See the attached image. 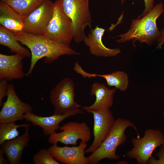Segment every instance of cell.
Returning a JSON list of instances; mask_svg holds the SVG:
<instances>
[{
	"label": "cell",
	"instance_id": "cell-1",
	"mask_svg": "<svg viewBox=\"0 0 164 164\" xmlns=\"http://www.w3.org/2000/svg\"><path fill=\"white\" fill-rule=\"evenodd\" d=\"M17 40L26 46L30 51L31 63L26 76H29L32 73L36 63L44 58L45 63H50L64 55H78L80 53L65 45L53 41L43 35L29 34L23 31L14 33Z\"/></svg>",
	"mask_w": 164,
	"mask_h": 164
},
{
	"label": "cell",
	"instance_id": "cell-2",
	"mask_svg": "<svg viewBox=\"0 0 164 164\" xmlns=\"http://www.w3.org/2000/svg\"><path fill=\"white\" fill-rule=\"evenodd\" d=\"M163 5L161 3L157 4L145 15L133 19L130 28L125 33L121 34L116 40L119 43L132 40L133 45L136 41L145 43L150 45L157 41L160 31L156 25V20L164 12Z\"/></svg>",
	"mask_w": 164,
	"mask_h": 164
},
{
	"label": "cell",
	"instance_id": "cell-3",
	"mask_svg": "<svg viewBox=\"0 0 164 164\" xmlns=\"http://www.w3.org/2000/svg\"><path fill=\"white\" fill-rule=\"evenodd\" d=\"M129 127L137 131L136 126L130 120L121 118L115 120L109 132L101 145L88 157L89 164H97L105 159L110 160L119 159L121 156L116 154V149L126 141L127 136L125 133Z\"/></svg>",
	"mask_w": 164,
	"mask_h": 164
},
{
	"label": "cell",
	"instance_id": "cell-4",
	"mask_svg": "<svg viewBox=\"0 0 164 164\" xmlns=\"http://www.w3.org/2000/svg\"><path fill=\"white\" fill-rule=\"evenodd\" d=\"M51 40L70 46L73 39V24L63 9L62 0L53 3L51 19L43 35Z\"/></svg>",
	"mask_w": 164,
	"mask_h": 164
},
{
	"label": "cell",
	"instance_id": "cell-5",
	"mask_svg": "<svg viewBox=\"0 0 164 164\" xmlns=\"http://www.w3.org/2000/svg\"><path fill=\"white\" fill-rule=\"evenodd\" d=\"M89 0H62L63 9L71 19L73 24V39L77 43L84 41L85 27L92 28V19Z\"/></svg>",
	"mask_w": 164,
	"mask_h": 164
},
{
	"label": "cell",
	"instance_id": "cell-6",
	"mask_svg": "<svg viewBox=\"0 0 164 164\" xmlns=\"http://www.w3.org/2000/svg\"><path fill=\"white\" fill-rule=\"evenodd\" d=\"M132 143L133 147L127 156L135 159L138 164H147L155 148L164 145V135L158 129H147L142 138H133Z\"/></svg>",
	"mask_w": 164,
	"mask_h": 164
},
{
	"label": "cell",
	"instance_id": "cell-7",
	"mask_svg": "<svg viewBox=\"0 0 164 164\" xmlns=\"http://www.w3.org/2000/svg\"><path fill=\"white\" fill-rule=\"evenodd\" d=\"M75 84L69 77L63 78L50 91V101L54 108V114L62 115L80 109V105L75 100Z\"/></svg>",
	"mask_w": 164,
	"mask_h": 164
},
{
	"label": "cell",
	"instance_id": "cell-8",
	"mask_svg": "<svg viewBox=\"0 0 164 164\" xmlns=\"http://www.w3.org/2000/svg\"><path fill=\"white\" fill-rule=\"evenodd\" d=\"M59 129L62 132H56L49 136L48 142L50 144H57L60 142L75 146L79 139L81 140V143H86L91 139L90 129L84 122H69L60 127Z\"/></svg>",
	"mask_w": 164,
	"mask_h": 164
},
{
	"label": "cell",
	"instance_id": "cell-9",
	"mask_svg": "<svg viewBox=\"0 0 164 164\" xmlns=\"http://www.w3.org/2000/svg\"><path fill=\"white\" fill-rule=\"evenodd\" d=\"M6 96L7 100L3 103L0 112V123L22 120L25 114L32 112V107L21 101L12 83L8 84Z\"/></svg>",
	"mask_w": 164,
	"mask_h": 164
},
{
	"label": "cell",
	"instance_id": "cell-10",
	"mask_svg": "<svg viewBox=\"0 0 164 164\" xmlns=\"http://www.w3.org/2000/svg\"><path fill=\"white\" fill-rule=\"evenodd\" d=\"M53 9V3L51 0H46L24 19L22 31L43 35L51 19Z\"/></svg>",
	"mask_w": 164,
	"mask_h": 164
},
{
	"label": "cell",
	"instance_id": "cell-11",
	"mask_svg": "<svg viewBox=\"0 0 164 164\" xmlns=\"http://www.w3.org/2000/svg\"><path fill=\"white\" fill-rule=\"evenodd\" d=\"M94 118L93 134L94 139L92 144L85 153H93L101 145L109 132L115 121V119L109 109L98 111H90Z\"/></svg>",
	"mask_w": 164,
	"mask_h": 164
},
{
	"label": "cell",
	"instance_id": "cell-12",
	"mask_svg": "<svg viewBox=\"0 0 164 164\" xmlns=\"http://www.w3.org/2000/svg\"><path fill=\"white\" fill-rule=\"evenodd\" d=\"M86 143L80 142L78 146L59 147L53 144L48 149L54 158L65 164H89L88 157L85 155Z\"/></svg>",
	"mask_w": 164,
	"mask_h": 164
},
{
	"label": "cell",
	"instance_id": "cell-13",
	"mask_svg": "<svg viewBox=\"0 0 164 164\" xmlns=\"http://www.w3.org/2000/svg\"><path fill=\"white\" fill-rule=\"evenodd\" d=\"M84 113L83 110L81 109L62 115L53 114L51 116L47 117L39 116L32 112L25 114L24 118L33 125L41 127L45 135L50 136L56 132V130L59 128L60 123L65 119L71 116Z\"/></svg>",
	"mask_w": 164,
	"mask_h": 164
},
{
	"label": "cell",
	"instance_id": "cell-14",
	"mask_svg": "<svg viewBox=\"0 0 164 164\" xmlns=\"http://www.w3.org/2000/svg\"><path fill=\"white\" fill-rule=\"evenodd\" d=\"M25 57L17 54L8 55L0 54V80L7 81L20 79L26 76L22 60Z\"/></svg>",
	"mask_w": 164,
	"mask_h": 164
},
{
	"label": "cell",
	"instance_id": "cell-15",
	"mask_svg": "<svg viewBox=\"0 0 164 164\" xmlns=\"http://www.w3.org/2000/svg\"><path fill=\"white\" fill-rule=\"evenodd\" d=\"M116 89L115 88L109 89L104 84L97 82L94 83L91 87L90 95L95 96V101L90 106L82 107V109L88 112L91 111H98L109 109L113 105L114 96Z\"/></svg>",
	"mask_w": 164,
	"mask_h": 164
},
{
	"label": "cell",
	"instance_id": "cell-16",
	"mask_svg": "<svg viewBox=\"0 0 164 164\" xmlns=\"http://www.w3.org/2000/svg\"><path fill=\"white\" fill-rule=\"evenodd\" d=\"M105 29L99 27L98 25L94 29H91L90 32L85 37L84 42L89 47L90 52L92 55L102 57H112L121 53L118 48L110 49L103 44L102 37Z\"/></svg>",
	"mask_w": 164,
	"mask_h": 164
},
{
	"label": "cell",
	"instance_id": "cell-17",
	"mask_svg": "<svg viewBox=\"0 0 164 164\" xmlns=\"http://www.w3.org/2000/svg\"><path fill=\"white\" fill-rule=\"evenodd\" d=\"M29 126L25 128L24 133L12 140L6 141L1 145V149L11 164H19L24 148L28 145L30 139Z\"/></svg>",
	"mask_w": 164,
	"mask_h": 164
},
{
	"label": "cell",
	"instance_id": "cell-18",
	"mask_svg": "<svg viewBox=\"0 0 164 164\" xmlns=\"http://www.w3.org/2000/svg\"><path fill=\"white\" fill-rule=\"evenodd\" d=\"M23 17L12 7L1 1L0 2V25L13 33L22 31Z\"/></svg>",
	"mask_w": 164,
	"mask_h": 164
},
{
	"label": "cell",
	"instance_id": "cell-19",
	"mask_svg": "<svg viewBox=\"0 0 164 164\" xmlns=\"http://www.w3.org/2000/svg\"><path fill=\"white\" fill-rule=\"evenodd\" d=\"M19 42L13 32L0 26V44L7 47L11 52L15 54L31 57L30 51L21 46Z\"/></svg>",
	"mask_w": 164,
	"mask_h": 164
},
{
	"label": "cell",
	"instance_id": "cell-20",
	"mask_svg": "<svg viewBox=\"0 0 164 164\" xmlns=\"http://www.w3.org/2000/svg\"><path fill=\"white\" fill-rule=\"evenodd\" d=\"M86 76L88 78L97 77L104 78L109 87H114L116 89L124 91L128 85V77L127 74L124 71H117L108 74H101L87 72Z\"/></svg>",
	"mask_w": 164,
	"mask_h": 164
},
{
	"label": "cell",
	"instance_id": "cell-21",
	"mask_svg": "<svg viewBox=\"0 0 164 164\" xmlns=\"http://www.w3.org/2000/svg\"><path fill=\"white\" fill-rule=\"evenodd\" d=\"M46 0H1L9 5L24 19Z\"/></svg>",
	"mask_w": 164,
	"mask_h": 164
},
{
	"label": "cell",
	"instance_id": "cell-22",
	"mask_svg": "<svg viewBox=\"0 0 164 164\" xmlns=\"http://www.w3.org/2000/svg\"><path fill=\"white\" fill-rule=\"evenodd\" d=\"M29 124L18 125L15 122L0 123V145L5 142L14 139L18 136L19 132L17 128L30 126Z\"/></svg>",
	"mask_w": 164,
	"mask_h": 164
},
{
	"label": "cell",
	"instance_id": "cell-23",
	"mask_svg": "<svg viewBox=\"0 0 164 164\" xmlns=\"http://www.w3.org/2000/svg\"><path fill=\"white\" fill-rule=\"evenodd\" d=\"M35 164H60L55 159L48 149H43L38 151L33 157Z\"/></svg>",
	"mask_w": 164,
	"mask_h": 164
},
{
	"label": "cell",
	"instance_id": "cell-24",
	"mask_svg": "<svg viewBox=\"0 0 164 164\" xmlns=\"http://www.w3.org/2000/svg\"><path fill=\"white\" fill-rule=\"evenodd\" d=\"M155 155L158 159L157 160L152 156L149 159L148 164H164V145L160 146L159 150Z\"/></svg>",
	"mask_w": 164,
	"mask_h": 164
},
{
	"label": "cell",
	"instance_id": "cell-25",
	"mask_svg": "<svg viewBox=\"0 0 164 164\" xmlns=\"http://www.w3.org/2000/svg\"><path fill=\"white\" fill-rule=\"evenodd\" d=\"M8 84V81L0 80V105H2V100L4 97L7 96V92Z\"/></svg>",
	"mask_w": 164,
	"mask_h": 164
},
{
	"label": "cell",
	"instance_id": "cell-26",
	"mask_svg": "<svg viewBox=\"0 0 164 164\" xmlns=\"http://www.w3.org/2000/svg\"><path fill=\"white\" fill-rule=\"evenodd\" d=\"M126 0H121V4H123ZM155 0H144L145 2V8L143 13L139 16L142 17L151 11L154 7V2Z\"/></svg>",
	"mask_w": 164,
	"mask_h": 164
},
{
	"label": "cell",
	"instance_id": "cell-27",
	"mask_svg": "<svg viewBox=\"0 0 164 164\" xmlns=\"http://www.w3.org/2000/svg\"><path fill=\"white\" fill-rule=\"evenodd\" d=\"M160 31V36L157 40L158 42L157 47L158 48H161L164 43V30H161Z\"/></svg>",
	"mask_w": 164,
	"mask_h": 164
},
{
	"label": "cell",
	"instance_id": "cell-28",
	"mask_svg": "<svg viewBox=\"0 0 164 164\" xmlns=\"http://www.w3.org/2000/svg\"><path fill=\"white\" fill-rule=\"evenodd\" d=\"M4 153L2 149H0V164H7L8 161L4 157Z\"/></svg>",
	"mask_w": 164,
	"mask_h": 164
}]
</instances>
